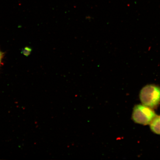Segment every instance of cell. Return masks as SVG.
I'll return each instance as SVG.
<instances>
[{
	"label": "cell",
	"instance_id": "obj_1",
	"mask_svg": "<svg viewBox=\"0 0 160 160\" xmlns=\"http://www.w3.org/2000/svg\"><path fill=\"white\" fill-rule=\"evenodd\" d=\"M139 97L143 105L152 108L157 107L160 103V87L155 85L146 86L140 92Z\"/></svg>",
	"mask_w": 160,
	"mask_h": 160
},
{
	"label": "cell",
	"instance_id": "obj_2",
	"mask_svg": "<svg viewBox=\"0 0 160 160\" xmlns=\"http://www.w3.org/2000/svg\"><path fill=\"white\" fill-rule=\"evenodd\" d=\"M156 116L155 112L150 108L138 105L134 108L132 118L136 123L147 125L151 123Z\"/></svg>",
	"mask_w": 160,
	"mask_h": 160
},
{
	"label": "cell",
	"instance_id": "obj_3",
	"mask_svg": "<svg viewBox=\"0 0 160 160\" xmlns=\"http://www.w3.org/2000/svg\"><path fill=\"white\" fill-rule=\"evenodd\" d=\"M150 123L152 131L154 133L160 135V116H156Z\"/></svg>",
	"mask_w": 160,
	"mask_h": 160
},
{
	"label": "cell",
	"instance_id": "obj_4",
	"mask_svg": "<svg viewBox=\"0 0 160 160\" xmlns=\"http://www.w3.org/2000/svg\"><path fill=\"white\" fill-rule=\"evenodd\" d=\"M32 50L30 48L28 47H26L25 48L23 49V53L24 55L28 56L29 55Z\"/></svg>",
	"mask_w": 160,
	"mask_h": 160
},
{
	"label": "cell",
	"instance_id": "obj_5",
	"mask_svg": "<svg viewBox=\"0 0 160 160\" xmlns=\"http://www.w3.org/2000/svg\"><path fill=\"white\" fill-rule=\"evenodd\" d=\"M4 55L5 53L0 51V67H1V66L2 64V60Z\"/></svg>",
	"mask_w": 160,
	"mask_h": 160
}]
</instances>
